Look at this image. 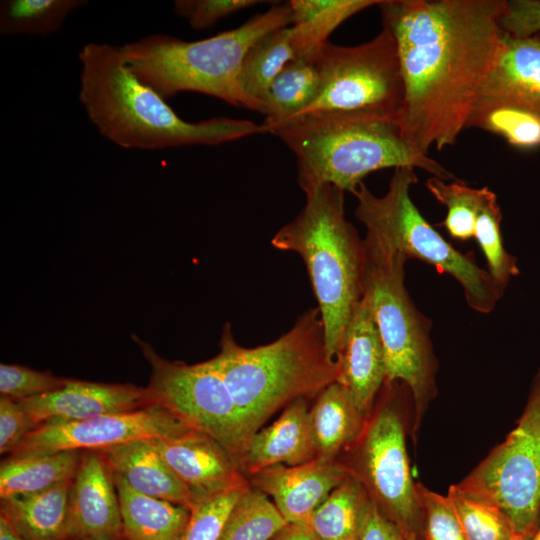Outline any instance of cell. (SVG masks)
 I'll use <instances>...</instances> for the list:
<instances>
[{"label": "cell", "mask_w": 540, "mask_h": 540, "mask_svg": "<svg viewBox=\"0 0 540 540\" xmlns=\"http://www.w3.org/2000/svg\"><path fill=\"white\" fill-rule=\"evenodd\" d=\"M83 450L8 456L0 466V498L38 492L73 479Z\"/></svg>", "instance_id": "cell-26"}, {"label": "cell", "mask_w": 540, "mask_h": 540, "mask_svg": "<svg viewBox=\"0 0 540 540\" xmlns=\"http://www.w3.org/2000/svg\"><path fill=\"white\" fill-rule=\"evenodd\" d=\"M426 188L447 208L445 219L437 226H444L449 235L459 241L474 238L478 211L488 187L473 188L456 178L443 180L431 176L426 181Z\"/></svg>", "instance_id": "cell-32"}, {"label": "cell", "mask_w": 540, "mask_h": 540, "mask_svg": "<svg viewBox=\"0 0 540 540\" xmlns=\"http://www.w3.org/2000/svg\"><path fill=\"white\" fill-rule=\"evenodd\" d=\"M0 540H24L12 522L0 512Z\"/></svg>", "instance_id": "cell-43"}, {"label": "cell", "mask_w": 540, "mask_h": 540, "mask_svg": "<svg viewBox=\"0 0 540 540\" xmlns=\"http://www.w3.org/2000/svg\"><path fill=\"white\" fill-rule=\"evenodd\" d=\"M249 487L231 488L197 502L181 540H218L231 509Z\"/></svg>", "instance_id": "cell-35"}, {"label": "cell", "mask_w": 540, "mask_h": 540, "mask_svg": "<svg viewBox=\"0 0 540 540\" xmlns=\"http://www.w3.org/2000/svg\"><path fill=\"white\" fill-rule=\"evenodd\" d=\"M502 32L514 38L540 33V0H505L499 18Z\"/></svg>", "instance_id": "cell-39"}, {"label": "cell", "mask_w": 540, "mask_h": 540, "mask_svg": "<svg viewBox=\"0 0 540 540\" xmlns=\"http://www.w3.org/2000/svg\"><path fill=\"white\" fill-rule=\"evenodd\" d=\"M124 540H181L191 511L183 505L144 495L113 474Z\"/></svg>", "instance_id": "cell-23"}, {"label": "cell", "mask_w": 540, "mask_h": 540, "mask_svg": "<svg viewBox=\"0 0 540 540\" xmlns=\"http://www.w3.org/2000/svg\"><path fill=\"white\" fill-rule=\"evenodd\" d=\"M191 430L168 409L152 404L134 411L84 420L43 423L31 431L9 456L103 450L140 439L175 438Z\"/></svg>", "instance_id": "cell-13"}, {"label": "cell", "mask_w": 540, "mask_h": 540, "mask_svg": "<svg viewBox=\"0 0 540 540\" xmlns=\"http://www.w3.org/2000/svg\"><path fill=\"white\" fill-rule=\"evenodd\" d=\"M68 378L14 364H0L1 396L21 401L61 388Z\"/></svg>", "instance_id": "cell-37"}, {"label": "cell", "mask_w": 540, "mask_h": 540, "mask_svg": "<svg viewBox=\"0 0 540 540\" xmlns=\"http://www.w3.org/2000/svg\"><path fill=\"white\" fill-rule=\"evenodd\" d=\"M526 540H540V520L535 532L532 535L528 536Z\"/></svg>", "instance_id": "cell-44"}, {"label": "cell", "mask_w": 540, "mask_h": 540, "mask_svg": "<svg viewBox=\"0 0 540 540\" xmlns=\"http://www.w3.org/2000/svg\"><path fill=\"white\" fill-rule=\"evenodd\" d=\"M449 497L467 540H512L516 535L505 513L494 503L460 489L449 488Z\"/></svg>", "instance_id": "cell-33"}, {"label": "cell", "mask_w": 540, "mask_h": 540, "mask_svg": "<svg viewBox=\"0 0 540 540\" xmlns=\"http://www.w3.org/2000/svg\"><path fill=\"white\" fill-rule=\"evenodd\" d=\"M271 540H318L306 524L288 523Z\"/></svg>", "instance_id": "cell-42"}, {"label": "cell", "mask_w": 540, "mask_h": 540, "mask_svg": "<svg viewBox=\"0 0 540 540\" xmlns=\"http://www.w3.org/2000/svg\"><path fill=\"white\" fill-rule=\"evenodd\" d=\"M477 105L512 108L540 120V33L527 38L503 33Z\"/></svg>", "instance_id": "cell-18"}, {"label": "cell", "mask_w": 540, "mask_h": 540, "mask_svg": "<svg viewBox=\"0 0 540 540\" xmlns=\"http://www.w3.org/2000/svg\"><path fill=\"white\" fill-rule=\"evenodd\" d=\"M72 479L51 488L1 498V513L24 540H64Z\"/></svg>", "instance_id": "cell-24"}, {"label": "cell", "mask_w": 540, "mask_h": 540, "mask_svg": "<svg viewBox=\"0 0 540 540\" xmlns=\"http://www.w3.org/2000/svg\"><path fill=\"white\" fill-rule=\"evenodd\" d=\"M338 368L337 381L368 417L376 396L386 382L387 369L379 330L365 293L343 340Z\"/></svg>", "instance_id": "cell-19"}, {"label": "cell", "mask_w": 540, "mask_h": 540, "mask_svg": "<svg viewBox=\"0 0 540 540\" xmlns=\"http://www.w3.org/2000/svg\"><path fill=\"white\" fill-rule=\"evenodd\" d=\"M424 540H467L449 497L415 483Z\"/></svg>", "instance_id": "cell-36"}, {"label": "cell", "mask_w": 540, "mask_h": 540, "mask_svg": "<svg viewBox=\"0 0 540 540\" xmlns=\"http://www.w3.org/2000/svg\"><path fill=\"white\" fill-rule=\"evenodd\" d=\"M367 497L361 481L350 472L317 507L306 525L318 540H358Z\"/></svg>", "instance_id": "cell-28"}, {"label": "cell", "mask_w": 540, "mask_h": 540, "mask_svg": "<svg viewBox=\"0 0 540 540\" xmlns=\"http://www.w3.org/2000/svg\"><path fill=\"white\" fill-rule=\"evenodd\" d=\"M320 87L315 60L296 58L290 61L268 88L262 102L265 133L307 109Z\"/></svg>", "instance_id": "cell-27"}, {"label": "cell", "mask_w": 540, "mask_h": 540, "mask_svg": "<svg viewBox=\"0 0 540 540\" xmlns=\"http://www.w3.org/2000/svg\"><path fill=\"white\" fill-rule=\"evenodd\" d=\"M257 0H176L174 12L187 20L196 30L208 29L219 20L241 10L255 6Z\"/></svg>", "instance_id": "cell-38"}, {"label": "cell", "mask_w": 540, "mask_h": 540, "mask_svg": "<svg viewBox=\"0 0 540 540\" xmlns=\"http://www.w3.org/2000/svg\"><path fill=\"white\" fill-rule=\"evenodd\" d=\"M502 211L496 194L489 188L478 211L474 238L487 263V271L506 287L512 277L519 275L515 256L506 251L501 235Z\"/></svg>", "instance_id": "cell-34"}, {"label": "cell", "mask_w": 540, "mask_h": 540, "mask_svg": "<svg viewBox=\"0 0 540 540\" xmlns=\"http://www.w3.org/2000/svg\"><path fill=\"white\" fill-rule=\"evenodd\" d=\"M300 213L272 238L278 250L303 259L318 303L329 354L338 361L348 327L365 293L363 239L345 217L344 191L326 183L301 188Z\"/></svg>", "instance_id": "cell-5"}, {"label": "cell", "mask_w": 540, "mask_h": 540, "mask_svg": "<svg viewBox=\"0 0 540 540\" xmlns=\"http://www.w3.org/2000/svg\"><path fill=\"white\" fill-rule=\"evenodd\" d=\"M133 338L151 366L147 388L154 403L168 409L190 429L216 440L240 468L252 435L211 360L196 364L170 361L149 344Z\"/></svg>", "instance_id": "cell-10"}, {"label": "cell", "mask_w": 540, "mask_h": 540, "mask_svg": "<svg viewBox=\"0 0 540 540\" xmlns=\"http://www.w3.org/2000/svg\"><path fill=\"white\" fill-rule=\"evenodd\" d=\"M401 528L390 520L368 495L362 509L358 540H405Z\"/></svg>", "instance_id": "cell-41"}, {"label": "cell", "mask_w": 540, "mask_h": 540, "mask_svg": "<svg viewBox=\"0 0 540 540\" xmlns=\"http://www.w3.org/2000/svg\"><path fill=\"white\" fill-rule=\"evenodd\" d=\"M292 24L289 2L273 4L244 24L198 41L153 34L120 46L128 69L164 99L191 91L264 114V104L240 86L249 48L266 34Z\"/></svg>", "instance_id": "cell-6"}, {"label": "cell", "mask_w": 540, "mask_h": 540, "mask_svg": "<svg viewBox=\"0 0 540 540\" xmlns=\"http://www.w3.org/2000/svg\"><path fill=\"white\" fill-rule=\"evenodd\" d=\"M367 418L341 383L335 381L324 388L309 410L316 458L334 460L343 448L358 440Z\"/></svg>", "instance_id": "cell-22"}, {"label": "cell", "mask_w": 540, "mask_h": 540, "mask_svg": "<svg viewBox=\"0 0 540 540\" xmlns=\"http://www.w3.org/2000/svg\"><path fill=\"white\" fill-rule=\"evenodd\" d=\"M405 540H417V539L415 537L409 536V537H406Z\"/></svg>", "instance_id": "cell-46"}, {"label": "cell", "mask_w": 540, "mask_h": 540, "mask_svg": "<svg viewBox=\"0 0 540 540\" xmlns=\"http://www.w3.org/2000/svg\"><path fill=\"white\" fill-rule=\"evenodd\" d=\"M528 536H530V535H518V534H516V535L512 538V540H526V539L528 538Z\"/></svg>", "instance_id": "cell-45"}, {"label": "cell", "mask_w": 540, "mask_h": 540, "mask_svg": "<svg viewBox=\"0 0 540 540\" xmlns=\"http://www.w3.org/2000/svg\"><path fill=\"white\" fill-rule=\"evenodd\" d=\"M363 242L367 261L365 294L384 349L386 381H400L409 388L415 429L436 393L432 322L416 307L405 286L408 258L364 238Z\"/></svg>", "instance_id": "cell-8"}, {"label": "cell", "mask_w": 540, "mask_h": 540, "mask_svg": "<svg viewBox=\"0 0 540 540\" xmlns=\"http://www.w3.org/2000/svg\"><path fill=\"white\" fill-rule=\"evenodd\" d=\"M113 474L135 491L175 504L193 507L192 497L157 449L154 438L98 450Z\"/></svg>", "instance_id": "cell-21"}, {"label": "cell", "mask_w": 540, "mask_h": 540, "mask_svg": "<svg viewBox=\"0 0 540 540\" xmlns=\"http://www.w3.org/2000/svg\"><path fill=\"white\" fill-rule=\"evenodd\" d=\"M154 443L189 491L193 506L209 496L248 485L226 449L204 433L191 430L175 438H154Z\"/></svg>", "instance_id": "cell-16"}, {"label": "cell", "mask_w": 540, "mask_h": 540, "mask_svg": "<svg viewBox=\"0 0 540 540\" xmlns=\"http://www.w3.org/2000/svg\"><path fill=\"white\" fill-rule=\"evenodd\" d=\"M297 160L298 184H331L352 194L368 174L385 168L413 167L432 176H455L412 146L398 119L367 113H316L296 117L269 130Z\"/></svg>", "instance_id": "cell-3"}, {"label": "cell", "mask_w": 540, "mask_h": 540, "mask_svg": "<svg viewBox=\"0 0 540 540\" xmlns=\"http://www.w3.org/2000/svg\"><path fill=\"white\" fill-rule=\"evenodd\" d=\"M350 472L348 465L315 458L296 466L273 465L251 477L254 488L272 498L288 523L307 524Z\"/></svg>", "instance_id": "cell-17"}, {"label": "cell", "mask_w": 540, "mask_h": 540, "mask_svg": "<svg viewBox=\"0 0 540 540\" xmlns=\"http://www.w3.org/2000/svg\"><path fill=\"white\" fill-rule=\"evenodd\" d=\"M305 399L294 400L275 422L254 433L240 463L243 474L253 476L273 465L296 466L316 458Z\"/></svg>", "instance_id": "cell-20"}, {"label": "cell", "mask_w": 540, "mask_h": 540, "mask_svg": "<svg viewBox=\"0 0 540 540\" xmlns=\"http://www.w3.org/2000/svg\"><path fill=\"white\" fill-rule=\"evenodd\" d=\"M79 101L99 133L126 149L218 145L265 133L262 124L224 116L188 122L126 66L120 47L87 43L79 52Z\"/></svg>", "instance_id": "cell-2"}, {"label": "cell", "mask_w": 540, "mask_h": 540, "mask_svg": "<svg viewBox=\"0 0 540 540\" xmlns=\"http://www.w3.org/2000/svg\"><path fill=\"white\" fill-rule=\"evenodd\" d=\"M64 540H124L113 473L98 450H83L68 494Z\"/></svg>", "instance_id": "cell-14"}, {"label": "cell", "mask_w": 540, "mask_h": 540, "mask_svg": "<svg viewBox=\"0 0 540 540\" xmlns=\"http://www.w3.org/2000/svg\"><path fill=\"white\" fill-rule=\"evenodd\" d=\"M315 62L320 75L318 94L293 118L316 113H367L398 119L404 86L396 41L386 27L359 45L328 42Z\"/></svg>", "instance_id": "cell-9"}, {"label": "cell", "mask_w": 540, "mask_h": 540, "mask_svg": "<svg viewBox=\"0 0 540 540\" xmlns=\"http://www.w3.org/2000/svg\"><path fill=\"white\" fill-rule=\"evenodd\" d=\"M294 59L291 27L276 29L247 51L239 74L240 86L249 96L262 102L271 83Z\"/></svg>", "instance_id": "cell-29"}, {"label": "cell", "mask_w": 540, "mask_h": 540, "mask_svg": "<svg viewBox=\"0 0 540 540\" xmlns=\"http://www.w3.org/2000/svg\"><path fill=\"white\" fill-rule=\"evenodd\" d=\"M386 400L369 415L358 440L351 472L382 512L404 532L424 540L420 507L415 495L399 408L391 402V383L385 382Z\"/></svg>", "instance_id": "cell-12"}, {"label": "cell", "mask_w": 540, "mask_h": 540, "mask_svg": "<svg viewBox=\"0 0 540 540\" xmlns=\"http://www.w3.org/2000/svg\"><path fill=\"white\" fill-rule=\"evenodd\" d=\"M381 0H291L292 46L296 58L315 60L343 22Z\"/></svg>", "instance_id": "cell-25"}, {"label": "cell", "mask_w": 540, "mask_h": 540, "mask_svg": "<svg viewBox=\"0 0 540 540\" xmlns=\"http://www.w3.org/2000/svg\"><path fill=\"white\" fill-rule=\"evenodd\" d=\"M38 425L22 405L9 397L0 398V453H11Z\"/></svg>", "instance_id": "cell-40"}, {"label": "cell", "mask_w": 540, "mask_h": 540, "mask_svg": "<svg viewBox=\"0 0 540 540\" xmlns=\"http://www.w3.org/2000/svg\"><path fill=\"white\" fill-rule=\"evenodd\" d=\"M219 346L210 360L252 436L281 407L318 395L338 378L318 308L306 310L277 340L254 348L239 345L226 323Z\"/></svg>", "instance_id": "cell-4"}, {"label": "cell", "mask_w": 540, "mask_h": 540, "mask_svg": "<svg viewBox=\"0 0 540 540\" xmlns=\"http://www.w3.org/2000/svg\"><path fill=\"white\" fill-rule=\"evenodd\" d=\"M39 426L134 411L155 404L147 387L67 379L59 389L18 401Z\"/></svg>", "instance_id": "cell-15"}, {"label": "cell", "mask_w": 540, "mask_h": 540, "mask_svg": "<svg viewBox=\"0 0 540 540\" xmlns=\"http://www.w3.org/2000/svg\"><path fill=\"white\" fill-rule=\"evenodd\" d=\"M287 524L265 493L249 487L231 509L218 540H271Z\"/></svg>", "instance_id": "cell-31"}, {"label": "cell", "mask_w": 540, "mask_h": 540, "mask_svg": "<svg viewBox=\"0 0 540 540\" xmlns=\"http://www.w3.org/2000/svg\"><path fill=\"white\" fill-rule=\"evenodd\" d=\"M84 0H4L0 2L2 36L46 37L59 31Z\"/></svg>", "instance_id": "cell-30"}, {"label": "cell", "mask_w": 540, "mask_h": 540, "mask_svg": "<svg viewBox=\"0 0 540 540\" xmlns=\"http://www.w3.org/2000/svg\"><path fill=\"white\" fill-rule=\"evenodd\" d=\"M418 182L413 167L395 168L388 189L373 194L364 182L353 195L356 218L366 229L365 240L416 258L452 276L462 287L468 306L482 314L492 312L505 288L478 266L473 252L462 253L448 243L412 201L411 187Z\"/></svg>", "instance_id": "cell-7"}, {"label": "cell", "mask_w": 540, "mask_h": 540, "mask_svg": "<svg viewBox=\"0 0 540 540\" xmlns=\"http://www.w3.org/2000/svg\"><path fill=\"white\" fill-rule=\"evenodd\" d=\"M457 486L497 505L518 535L540 520V367L517 426Z\"/></svg>", "instance_id": "cell-11"}, {"label": "cell", "mask_w": 540, "mask_h": 540, "mask_svg": "<svg viewBox=\"0 0 540 540\" xmlns=\"http://www.w3.org/2000/svg\"><path fill=\"white\" fill-rule=\"evenodd\" d=\"M505 0H381L393 35L404 98L405 139L428 154L453 146L496 61Z\"/></svg>", "instance_id": "cell-1"}]
</instances>
